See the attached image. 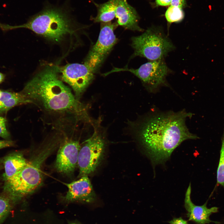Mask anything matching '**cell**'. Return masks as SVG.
Here are the masks:
<instances>
[{"label":"cell","instance_id":"obj_1","mask_svg":"<svg viewBox=\"0 0 224 224\" xmlns=\"http://www.w3.org/2000/svg\"><path fill=\"white\" fill-rule=\"evenodd\" d=\"M59 67L48 65L25 85L21 92L47 113L68 115L76 120L87 118L85 107L60 78Z\"/></svg>","mask_w":224,"mask_h":224},{"label":"cell","instance_id":"obj_2","mask_svg":"<svg viewBox=\"0 0 224 224\" xmlns=\"http://www.w3.org/2000/svg\"><path fill=\"white\" fill-rule=\"evenodd\" d=\"M192 115L184 110L161 113L144 123L139 136L153 165L166 161L184 141L198 138L189 132L186 124L187 118Z\"/></svg>","mask_w":224,"mask_h":224},{"label":"cell","instance_id":"obj_3","mask_svg":"<svg viewBox=\"0 0 224 224\" xmlns=\"http://www.w3.org/2000/svg\"><path fill=\"white\" fill-rule=\"evenodd\" d=\"M54 139L45 142L14 176L5 181L4 191L17 200L32 193L42 181V165L57 145Z\"/></svg>","mask_w":224,"mask_h":224},{"label":"cell","instance_id":"obj_4","mask_svg":"<svg viewBox=\"0 0 224 224\" xmlns=\"http://www.w3.org/2000/svg\"><path fill=\"white\" fill-rule=\"evenodd\" d=\"M29 29L51 41L59 42L67 35L74 32L72 21L68 12L62 8L45 7L22 25L4 24V31L18 28Z\"/></svg>","mask_w":224,"mask_h":224},{"label":"cell","instance_id":"obj_5","mask_svg":"<svg viewBox=\"0 0 224 224\" xmlns=\"http://www.w3.org/2000/svg\"><path fill=\"white\" fill-rule=\"evenodd\" d=\"M133 57L139 56L150 61L164 59L174 46L161 28L152 27L141 35L132 38Z\"/></svg>","mask_w":224,"mask_h":224},{"label":"cell","instance_id":"obj_6","mask_svg":"<svg viewBox=\"0 0 224 224\" xmlns=\"http://www.w3.org/2000/svg\"><path fill=\"white\" fill-rule=\"evenodd\" d=\"M127 71L137 77L150 91H154L166 84V77L170 70L164 59L150 61L137 69L114 68L110 71L105 73L107 75L113 72Z\"/></svg>","mask_w":224,"mask_h":224},{"label":"cell","instance_id":"obj_7","mask_svg":"<svg viewBox=\"0 0 224 224\" xmlns=\"http://www.w3.org/2000/svg\"><path fill=\"white\" fill-rule=\"evenodd\" d=\"M105 148L104 139L95 131L79 151L77 162L79 176L87 175L96 170L103 159Z\"/></svg>","mask_w":224,"mask_h":224},{"label":"cell","instance_id":"obj_8","mask_svg":"<svg viewBox=\"0 0 224 224\" xmlns=\"http://www.w3.org/2000/svg\"><path fill=\"white\" fill-rule=\"evenodd\" d=\"M118 25L117 22L113 23L111 21L101 23L98 39L90 51L84 63L95 72L117 42L114 30Z\"/></svg>","mask_w":224,"mask_h":224},{"label":"cell","instance_id":"obj_9","mask_svg":"<svg viewBox=\"0 0 224 224\" xmlns=\"http://www.w3.org/2000/svg\"><path fill=\"white\" fill-rule=\"evenodd\" d=\"M59 73L61 80L70 86L79 100L93 79L95 72L84 63H73L59 67Z\"/></svg>","mask_w":224,"mask_h":224},{"label":"cell","instance_id":"obj_10","mask_svg":"<svg viewBox=\"0 0 224 224\" xmlns=\"http://www.w3.org/2000/svg\"><path fill=\"white\" fill-rule=\"evenodd\" d=\"M81 147L78 141L64 140L58 150L55 164V167L58 172L67 175L74 172L77 165Z\"/></svg>","mask_w":224,"mask_h":224},{"label":"cell","instance_id":"obj_11","mask_svg":"<svg viewBox=\"0 0 224 224\" xmlns=\"http://www.w3.org/2000/svg\"><path fill=\"white\" fill-rule=\"evenodd\" d=\"M191 192V183H189L185 194L184 207L187 212V215L189 220L197 224H208L214 223L216 221L211 220L210 215L218 212L219 208L213 207L208 208L207 207V200L200 206L194 204L192 201L190 195Z\"/></svg>","mask_w":224,"mask_h":224},{"label":"cell","instance_id":"obj_12","mask_svg":"<svg viewBox=\"0 0 224 224\" xmlns=\"http://www.w3.org/2000/svg\"><path fill=\"white\" fill-rule=\"evenodd\" d=\"M65 184L68 189L65 197L68 201L90 203L95 199L96 194L87 175L82 176L77 180Z\"/></svg>","mask_w":224,"mask_h":224},{"label":"cell","instance_id":"obj_13","mask_svg":"<svg viewBox=\"0 0 224 224\" xmlns=\"http://www.w3.org/2000/svg\"><path fill=\"white\" fill-rule=\"evenodd\" d=\"M113 1L118 25L133 31H143L139 26V16L136 10L128 3L127 0Z\"/></svg>","mask_w":224,"mask_h":224},{"label":"cell","instance_id":"obj_14","mask_svg":"<svg viewBox=\"0 0 224 224\" xmlns=\"http://www.w3.org/2000/svg\"><path fill=\"white\" fill-rule=\"evenodd\" d=\"M5 172L3 179L5 181L14 176L26 165L27 161L20 152L9 154L2 160Z\"/></svg>","mask_w":224,"mask_h":224},{"label":"cell","instance_id":"obj_15","mask_svg":"<svg viewBox=\"0 0 224 224\" xmlns=\"http://www.w3.org/2000/svg\"><path fill=\"white\" fill-rule=\"evenodd\" d=\"M31 103L21 92L2 91L0 98V113L5 112L15 106Z\"/></svg>","mask_w":224,"mask_h":224},{"label":"cell","instance_id":"obj_16","mask_svg":"<svg viewBox=\"0 0 224 224\" xmlns=\"http://www.w3.org/2000/svg\"><path fill=\"white\" fill-rule=\"evenodd\" d=\"M97 8V14L92 17L94 22H107L111 21L115 16V7L113 0H109L102 4L94 2Z\"/></svg>","mask_w":224,"mask_h":224},{"label":"cell","instance_id":"obj_17","mask_svg":"<svg viewBox=\"0 0 224 224\" xmlns=\"http://www.w3.org/2000/svg\"><path fill=\"white\" fill-rule=\"evenodd\" d=\"M16 202L14 198L5 192L0 194V224L7 217L13 204Z\"/></svg>","mask_w":224,"mask_h":224},{"label":"cell","instance_id":"obj_18","mask_svg":"<svg viewBox=\"0 0 224 224\" xmlns=\"http://www.w3.org/2000/svg\"><path fill=\"white\" fill-rule=\"evenodd\" d=\"M184 14L182 8L170 6L166 10L165 16L169 24L181 21L184 17Z\"/></svg>","mask_w":224,"mask_h":224},{"label":"cell","instance_id":"obj_19","mask_svg":"<svg viewBox=\"0 0 224 224\" xmlns=\"http://www.w3.org/2000/svg\"><path fill=\"white\" fill-rule=\"evenodd\" d=\"M217 185H221L224 188V128L222 139L219 162L217 170Z\"/></svg>","mask_w":224,"mask_h":224},{"label":"cell","instance_id":"obj_20","mask_svg":"<svg viewBox=\"0 0 224 224\" xmlns=\"http://www.w3.org/2000/svg\"><path fill=\"white\" fill-rule=\"evenodd\" d=\"M6 119L0 115V137L9 140L10 136L6 127Z\"/></svg>","mask_w":224,"mask_h":224},{"label":"cell","instance_id":"obj_21","mask_svg":"<svg viewBox=\"0 0 224 224\" xmlns=\"http://www.w3.org/2000/svg\"><path fill=\"white\" fill-rule=\"evenodd\" d=\"M14 145V142L10 140H0V149Z\"/></svg>","mask_w":224,"mask_h":224},{"label":"cell","instance_id":"obj_22","mask_svg":"<svg viewBox=\"0 0 224 224\" xmlns=\"http://www.w3.org/2000/svg\"><path fill=\"white\" fill-rule=\"evenodd\" d=\"M186 5V0H172L171 6L182 8Z\"/></svg>","mask_w":224,"mask_h":224},{"label":"cell","instance_id":"obj_23","mask_svg":"<svg viewBox=\"0 0 224 224\" xmlns=\"http://www.w3.org/2000/svg\"><path fill=\"white\" fill-rule=\"evenodd\" d=\"M168 222L170 224H188L187 221L181 217L174 218Z\"/></svg>","mask_w":224,"mask_h":224},{"label":"cell","instance_id":"obj_24","mask_svg":"<svg viewBox=\"0 0 224 224\" xmlns=\"http://www.w3.org/2000/svg\"><path fill=\"white\" fill-rule=\"evenodd\" d=\"M172 0H156L155 2L157 6H167L171 4Z\"/></svg>","mask_w":224,"mask_h":224},{"label":"cell","instance_id":"obj_25","mask_svg":"<svg viewBox=\"0 0 224 224\" xmlns=\"http://www.w3.org/2000/svg\"><path fill=\"white\" fill-rule=\"evenodd\" d=\"M213 224H224V215L218 221H216L215 222L212 223Z\"/></svg>","mask_w":224,"mask_h":224},{"label":"cell","instance_id":"obj_26","mask_svg":"<svg viewBox=\"0 0 224 224\" xmlns=\"http://www.w3.org/2000/svg\"><path fill=\"white\" fill-rule=\"evenodd\" d=\"M5 78V74L0 72V84L4 81Z\"/></svg>","mask_w":224,"mask_h":224},{"label":"cell","instance_id":"obj_27","mask_svg":"<svg viewBox=\"0 0 224 224\" xmlns=\"http://www.w3.org/2000/svg\"><path fill=\"white\" fill-rule=\"evenodd\" d=\"M2 160H0V169H1V167H2L1 164L2 163Z\"/></svg>","mask_w":224,"mask_h":224},{"label":"cell","instance_id":"obj_28","mask_svg":"<svg viewBox=\"0 0 224 224\" xmlns=\"http://www.w3.org/2000/svg\"><path fill=\"white\" fill-rule=\"evenodd\" d=\"M2 91L0 90V98L1 96Z\"/></svg>","mask_w":224,"mask_h":224},{"label":"cell","instance_id":"obj_29","mask_svg":"<svg viewBox=\"0 0 224 224\" xmlns=\"http://www.w3.org/2000/svg\"></svg>","mask_w":224,"mask_h":224}]
</instances>
